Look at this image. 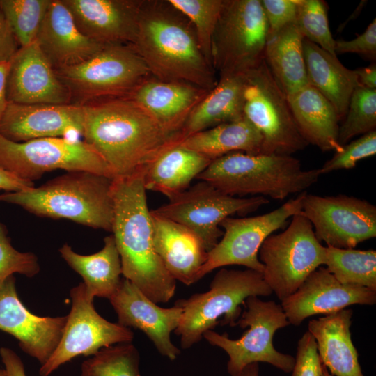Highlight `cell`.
I'll use <instances>...</instances> for the list:
<instances>
[{
  "label": "cell",
  "mask_w": 376,
  "mask_h": 376,
  "mask_svg": "<svg viewBox=\"0 0 376 376\" xmlns=\"http://www.w3.org/2000/svg\"><path fill=\"white\" fill-rule=\"evenodd\" d=\"M83 141L106 162L116 177L146 172L164 150L180 142L129 97L97 100L83 105Z\"/></svg>",
  "instance_id": "6da1fadb"
},
{
  "label": "cell",
  "mask_w": 376,
  "mask_h": 376,
  "mask_svg": "<svg viewBox=\"0 0 376 376\" xmlns=\"http://www.w3.org/2000/svg\"><path fill=\"white\" fill-rule=\"evenodd\" d=\"M144 173L113 178L111 232L124 278L155 303H166L174 296L176 281L155 249Z\"/></svg>",
  "instance_id": "7a4b0ae2"
},
{
  "label": "cell",
  "mask_w": 376,
  "mask_h": 376,
  "mask_svg": "<svg viewBox=\"0 0 376 376\" xmlns=\"http://www.w3.org/2000/svg\"><path fill=\"white\" fill-rule=\"evenodd\" d=\"M132 46L159 80L184 81L207 91L217 85L193 25L168 1H142Z\"/></svg>",
  "instance_id": "3957f363"
},
{
  "label": "cell",
  "mask_w": 376,
  "mask_h": 376,
  "mask_svg": "<svg viewBox=\"0 0 376 376\" xmlns=\"http://www.w3.org/2000/svg\"><path fill=\"white\" fill-rule=\"evenodd\" d=\"M112 180L90 171H70L38 187L1 194L0 202L38 217L67 219L111 232Z\"/></svg>",
  "instance_id": "277c9868"
},
{
  "label": "cell",
  "mask_w": 376,
  "mask_h": 376,
  "mask_svg": "<svg viewBox=\"0 0 376 376\" xmlns=\"http://www.w3.org/2000/svg\"><path fill=\"white\" fill-rule=\"evenodd\" d=\"M321 175L320 168L303 169L292 155L233 152L212 160L196 179L232 196L256 195L281 201L306 191Z\"/></svg>",
  "instance_id": "5b68a950"
},
{
  "label": "cell",
  "mask_w": 376,
  "mask_h": 376,
  "mask_svg": "<svg viewBox=\"0 0 376 376\" xmlns=\"http://www.w3.org/2000/svg\"><path fill=\"white\" fill-rule=\"evenodd\" d=\"M272 294L262 273L247 269L221 268L214 276L210 290L187 299L177 300L174 305L182 309L180 322L174 331L180 337L182 349L198 343L203 334L221 324L237 325L246 298L267 297Z\"/></svg>",
  "instance_id": "8992f818"
},
{
  "label": "cell",
  "mask_w": 376,
  "mask_h": 376,
  "mask_svg": "<svg viewBox=\"0 0 376 376\" xmlns=\"http://www.w3.org/2000/svg\"><path fill=\"white\" fill-rule=\"evenodd\" d=\"M69 91L71 103L84 105L109 97H127L150 77L131 45H107L87 61L54 70Z\"/></svg>",
  "instance_id": "52a82bcc"
},
{
  "label": "cell",
  "mask_w": 376,
  "mask_h": 376,
  "mask_svg": "<svg viewBox=\"0 0 376 376\" xmlns=\"http://www.w3.org/2000/svg\"><path fill=\"white\" fill-rule=\"evenodd\" d=\"M244 306L245 310L237 325L249 329L240 338L231 339L226 334H219L212 330L205 331L203 338L227 353V370L230 376L238 375L251 363L259 362L269 363L290 373L295 357L279 352L273 344L276 331L290 324L281 305L252 296L246 299Z\"/></svg>",
  "instance_id": "ba28073f"
},
{
  "label": "cell",
  "mask_w": 376,
  "mask_h": 376,
  "mask_svg": "<svg viewBox=\"0 0 376 376\" xmlns=\"http://www.w3.org/2000/svg\"><path fill=\"white\" fill-rule=\"evenodd\" d=\"M324 248L301 212L292 217L283 231L265 239L258 251L264 265L263 276L280 301L295 292L313 272L324 264Z\"/></svg>",
  "instance_id": "9c48e42d"
},
{
  "label": "cell",
  "mask_w": 376,
  "mask_h": 376,
  "mask_svg": "<svg viewBox=\"0 0 376 376\" xmlns=\"http://www.w3.org/2000/svg\"><path fill=\"white\" fill-rule=\"evenodd\" d=\"M267 24L260 0H224L212 42L219 77L245 75L264 59Z\"/></svg>",
  "instance_id": "30bf717a"
},
{
  "label": "cell",
  "mask_w": 376,
  "mask_h": 376,
  "mask_svg": "<svg viewBox=\"0 0 376 376\" xmlns=\"http://www.w3.org/2000/svg\"><path fill=\"white\" fill-rule=\"evenodd\" d=\"M244 117L263 138L260 154L291 155L308 146L295 124L286 95L264 59L245 74Z\"/></svg>",
  "instance_id": "8fae6325"
},
{
  "label": "cell",
  "mask_w": 376,
  "mask_h": 376,
  "mask_svg": "<svg viewBox=\"0 0 376 376\" xmlns=\"http://www.w3.org/2000/svg\"><path fill=\"white\" fill-rule=\"evenodd\" d=\"M0 167L33 182L56 169L86 171L114 178L103 158L80 139L41 138L15 142L0 134Z\"/></svg>",
  "instance_id": "7c38bea8"
},
{
  "label": "cell",
  "mask_w": 376,
  "mask_h": 376,
  "mask_svg": "<svg viewBox=\"0 0 376 376\" xmlns=\"http://www.w3.org/2000/svg\"><path fill=\"white\" fill-rule=\"evenodd\" d=\"M264 196L248 198L228 195L201 180L151 212L192 230L209 252L223 235L221 222L233 214H246L269 203Z\"/></svg>",
  "instance_id": "4fadbf2b"
},
{
  "label": "cell",
  "mask_w": 376,
  "mask_h": 376,
  "mask_svg": "<svg viewBox=\"0 0 376 376\" xmlns=\"http://www.w3.org/2000/svg\"><path fill=\"white\" fill-rule=\"evenodd\" d=\"M305 194H299L264 214L225 218L220 224L224 229L221 239L207 252V260L198 274L199 280L214 269L233 265L263 274L264 265L258 257L262 244L273 232L285 227L290 217L301 212Z\"/></svg>",
  "instance_id": "5bb4252c"
},
{
  "label": "cell",
  "mask_w": 376,
  "mask_h": 376,
  "mask_svg": "<svg viewBox=\"0 0 376 376\" xmlns=\"http://www.w3.org/2000/svg\"><path fill=\"white\" fill-rule=\"evenodd\" d=\"M71 309L61 338L49 359L41 366L40 376H49L61 365L80 355L92 356L112 345L132 343L133 331L119 323L111 322L95 309L84 283L70 291Z\"/></svg>",
  "instance_id": "9a60e30c"
},
{
  "label": "cell",
  "mask_w": 376,
  "mask_h": 376,
  "mask_svg": "<svg viewBox=\"0 0 376 376\" xmlns=\"http://www.w3.org/2000/svg\"><path fill=\"white\" fill-rule=\"evenodd\" d=\"M301 214L312 224L318 240L327 246L354 249L376 237V207L363 199L306 192Z\"/></svg>",
  "instance_id": "2e32d148"
},
{
  "label": "cell",
  "mask_w": 376,
  "mask_h": 376,
  "mask_svg": "<svg viewBox=\"0 0 376 376\" xmlns=\"http://www.w3.org/2000/svg\"><path fill=\"white\" fill-rule=\"evenodd\" d=\"M84 125L83 105L8 102L0 134L15 142L54 137L79 139Z\"/></svg>",
  "instance_id": "e0dca14e"
},
{
  "label": "cell",
  "mask_w": 376,
  "mask_h": 376,
  "mask_svg": "<svg viewBox=\"0 0 376 376\" xmlns=\"http://www.w3.org/2000/svg\"><path fill=\"white\" fill-rule=\"evenodd\" d=\"M67 318L41 317L32 313L18 297L14 276L0 287V330L17 340L22 350L41 366L56 348Z\"/></svg>",
  "instance_id": "ac0fdd59"
},
{
  "label": "cell",
  "mask_w": 376,
  "mask_h": 376,
  "mask_svg": "<svg viewBox=\"0 0 376 376\" xmlns=\"http://www.w3.org/2000/svg\"><path fill=\"white\" fill-rule=\"evenodd\" d=\"M375 303L376 291L343 284L326 267H320L281 305L290 324L298 326L313 315L335 313L354 304Z\"/></svg>",
  "instance_id": "d6986e66"
},
{
  "label": "cell",
  "mask_w": 376,
  "mask_h": 376,
  "mask_svg": "<svg viewBox=\"0 0 376 376\" xmlns=\"http://www.w3.org/2000/svg\"><path fill=\"white\" fill-rule=\"evenodd\" d=\"M109 301L118 315V323L143 331L157 351L169 360L173 361L180 355V350L171 342V334L180 322V307L157 306L125 278Z\"/></svg>",
  "instance_id": "ffe728a7"
},
{
  "label": "cell",
  "mask_w": 376,
  "mask_h": 376,
  "mask_svg": "<svg viewBox=\"0 0 376 376\" xmlns=\"http://www.w3.org/2000/svg\"><path fill=\"white\" fill-rule=\"evenodd\" d=\"M8 102L71 104V95L35 41L18 49L9 61L6 79Z\"/></svg>",
  "instance_id": "44dd1931"
},
{
  "label": "cell",
  "mask_w": 376,
  "mask_h": 376,
  "mask_svg": "<svg viewBox=\"0 0 376 376\" xmlns=\"http://www.w3.org/2000/svg\"><path fill=\"white\" fill-rule=\"evenodd\" d=\"M80 32L104 45H132L142 1L61 0Z\"/></svg>",
  "instance_id": "7402d4cb"
},
{
  "label": "cell",
  "mask_w": 376,
  "mask_h": 376,
  "mask_svg": "<svg viewBox=\"0 0 376 376\" xmlns=\"http://www.w3.org/2000/svg\"><path fill=\"white\" fill-rule=\"evenodd\" d=\"M36 42L54 70L81 63L105 46L80 32L61 0H51Z\"/></svg>",
  "instance_id": "603a6c76"
},
{
  "label": "cell",
  "mask_w": 376,
  "mask_h": 376,
  "mask_svg": "<svg viewBox=\"0 0 376 376\" xmlns=\"http://www.w3.org/2000/svg\"><path fill=\"white\" fill-rule=\"evenodd\" d=\"M184 81L149 77L130 95L170 134H178L192 110L209 93Z\"/></svg>",
  "instance_id": "cb8c5ba5"
},
{
  "label": "cell",
  "mask_w": 376,
  "mask_h": 376,
  "mask_svg": "<svg viewBox=\"0 0 376 376\" xmlns=\"http://www.w3.org/2000/svg\"><path fill=\"white\" fill-rule=\"evenodd\" d=\"M150 213L155 249L164 267L175 281L195 283L207 258L201 240L183 225Z\"/></svg>",
  "instance_id": "d4e9b609"
},
{
  "label": "cell",
  "mask_w": 376,
  "mask_h": 376,
  "mask_svg": "<svg viewBox=\"0 0 376 376\" xmlns=\"http://www.w3.org/2000/svg\"><path fill=\"white\" fill-rule=\"evenodd\" d=\"M352 315V310L343 309L308 324L320 361L333 376H364L351 337Z\"/></svg>",
  "instance_id": "484cf974"
},
{
  "label": "cell",
  "mask_w": 376,
  "mask_h": 376,
  "mask_svg": "<svg viewBox=\"0 0 376 376\" xmlns=\"http://www.w3.org/2000/svg\"><path fill=\"white\" fill-rule=\"evenodd\" d=\"M286 96L298 130L308 145L324 152L343 150L338 141L337 113L320 92L308 84Z\"/></svg>",
  "instance_id": "4316f807"
},
{
  "label": "cell",
  "mask_w": 376,
  "mask_h": 376,
  "mask_svg": "<svg viewBox=\"0 0 376 376\" xmlns=\"http://www.w3.org/2000/svg\"><path fill=\"white\" fill-rule=\"evenodd\" d=\"M303 51L308 84L320 92L334 107L340 122L344 119L351 95L359 86L354 70L312 42L304 39Z\"/></svg>",
  "instance_id": "83f0119b"
},
{
  "label": "cell",
  "mask_w": 376,
  "mask_h": 376,
  "mask_svg": "<svg viewBox=\"0 0 376 376\" xmlns=\"http://www.w3.org/2000/svg\"><path fill=\"white\" fill-rule=\"evenodd\" d=\"M245 84V75L220 76L215 87L189 115L179 132L180 141L194 133L242 118Z\"/></svg>",
  "instance_id": "f1b7e54d"
},
{
  "label": "cell",
  "mask_w": 376,
  "mask_h": 376,
  "mask_svg": "<svg viewBox=\"0 0 376 376\" xmlns=\"http://www.w3.org/2000/svg\"><path fill=\"white\" fill-rule=\"evenodd\" d=\"M58 251L67 264L82 277L89 297L109 299L116 293L123 274L113 235L104 237L102 249L91 255L77 253L68 244H64Z\"/></svg>",
  "instance_id": "f546056e"
},
{
  "label": "cell",
  "mask_w": 376,
  "mask_h": 376,
  "mask_svg": "<svg viewBox=\"0 0 376 376\" xmlns=\"http://www.w3.org/2000/svg\"><path fill=\"white\" fill-rule=\"evenodd\" d=\"M212 161L179 145L170 147L148 166L143 175L144 187L171 199L187 189Z\"/></svg>",
  "instance_id": "4dcf8cb0"
},
{
  "label": "cell",
  "mask_w": 376,
  "mask_h": 376,
  "mask_svg": "<svg viewBox=\"0 0 376 376\" xmlns=\"http://www.w3.org/2000/svg\"><path fill=\"white\" fill-rule=\"evenodd\" d=\"M263 138L244 116L191 134L178 144L211 160L233 152L260 154Z\"/></svg>",
  "instance_id": "1f68e13d"
},
{
  "label": "cell",
  "mask_w": 376,
  "mask_h": 376,
  "mask_svg": "<svg viewBox=\"0 0 376 376\" xmlns=\"http://www.w3.org/2000/svg\"><path fill=\"white\" fill-rule=\"evenodd\" d=\"M304 39L293 23L268 38L265 45L264 61L286 95L308 85Z\"/></svg>",
  "instance_id": "d6a6232c"
},
{
  "label": "cell",
  "mask_w": 376,
  "mask_h": 376,
  "mask_svg": "<svg viewBox=\"0 0 376 376\" xmlns=\"http://www.w3.org/2000/svg\"><path fill=\"white\" fill-rule=\"evenodd\" d=\"M324 265L341 283L376 291V251L324 248Z\"/></svg>",
  "instance_id": "836d02e7"
},
{
  "label": "cell",
  "mask_w": 376,
  "mask_h": 376,
  "mask_svg": "<svg viewBox=\"0 0 376 376\" xmlns=\"http://www.w3.org/2000/svg\"><path fill=\"white\" fill-rule=\"evenodd\" d=\"M139 363V352L132 343H118L84 361L79 376H141Z\"/></svg>",
  "instance_id": "e575fe53"
},
{
  "label": "cell",
  "mask_w": 376,
  "mask_h": 376,
  "mask_svg": "<svg viewBox=\"0 0 376 376\" xmlns=\"http://www.w3.org/2000/svg\"><path fill=\"white\" fill-rule=\"evenodd\" d=\"M51 0H0V8L19 47L36 41Z\"/></svg>",
  "instance_id": "d590c367"
},
{
  "label": "cell",
  "mask_w": 376,
  "mask_h": 376,
  "mask_svg": "<svg viewBox=\"0 0 376 376\" xmlns=\"http://www.w3.org/2000/svg\"><path fill=\"white\" fill-rule=\"evenodd\" d=\"M168 1L190 21L194 26L201 51L207 62L213 68V36L224 0H168Z\"/></svg>",
  "instance_id": "8d00e7d4"
},
{
  "label": "cell",
  "mask_w": 376,
  "mask_h": 376,
  "mask_svg": "<svg viewBox=\"0 0 376 376\" xmlns=\"http://www.w3.org/2000/svg\"><path fill=\"white\" fill-rule=\"evenodd\" d=\"M376 128V89L357 86L354 90L344 119L338 129V141L347 144L353 137Z\"/></svg>",
  "instance_id": "74e56055"
},
{
  "label": "cell",
  "mask_w": 376,
  "mask_h": 376,
  "mask_svg": "<svg viewBox=\"0 0 376 376\" xmlns=\"http://www.w3.org/2000/svg\"><path fill=\"white\" fill-rule=\"evenodd\" d=\"M295 24L304 38L336 55L335 40L329 24L328 5L324 1L298 0Z\"/></svg>",
  "instance_id": "f35d334b"
},
{
  "label": "cell",
  "mask_w": 376,
  "mask_h": 376,
  "mask_svg": "<svg viewBox=\"0 0 376 376\" xmlns=\"http://www.w3.org/2000/svg\"><path fill=\"white\" fill-rule=\"evenodd\" d=\"M39 271L37 256L31 252H20L15 249L5 227L0 223V287L14 274L31 278Z\"/></svg>",
  "instance_id": "ab89813d"
},
{
  "label": "cell",
  "mask_w": 376,
  "mask_h": 376,
  "mask_svg": "<svg viewBox=\"0 0 376 376\" xmlns=\"http://www.w3.org/2000/svg\"><path fill=\"white\" fill-rule=\"evenodd\" d=\"M376 153V131L362 135L343 146V150L327 160L321 168V174L354 168L357 163Z\"/></svg>",
  "instance_id": "60d3db41"
},
{
  "label": "cell",
  "mask_w": 376,
  "mask_h": 376,
  "mask_svg": "<svg viewBox=\"0 0 376 376\" xmlns=\"http://www.w3.org/2000/svg\"><path fill=\"white\" fill-rule=\"evenodd\" d=\"M267 24V38L295 23L298 0H260Z\"/></svg>",
  "instance_id": "b9f144b4"
},
{
  "label": "cell",
  "mask_w": 376,
  "mask_h": 376,
  "mask_svg": "<svg viewBox=\"0 0 376 376\" xmlns=\"http://www.w3.org/2000/svg\"><path fill=\"white\" fill-rule=\"evenodd\" d=\"M295 361L291 376H320L322 364L313 336L305 332L297 343Z\"/></svg>",
  "instance_id": "7bdbcfd3"
},
{
  "label": "cell",
  "mask_w": 376,
  "mask_h": 376,
  "mask_svg": "<svg viewBox=\"0 0 376 376\" xmlns=\"http://www.w3.org/2000/svg\"><path fill=\"white\" fill-rule=\"evenodd\" d=\"M336 55L354 53L372 62L376 59V19L368 24L366 30L351 40H335Z\"/></svg>",
  "instance_id": "ee69618b"
},
{
  "label": "cell",
  "mask_w": 376,
  "mask_h": 376,
  "mask_svg": "<svg viewBox=\"0 0 376 376\" xmlns=\"http://www.w3.org/2000/svg\"><path fill=\"white\" fill-rule=\"evenodd\" d=\"M19 48L0 8V65L9 62Z\"/></svg>",
  "instance_id": "f6af8a7d"
},
{
  "label": "cell",
  "mask_w": 376,
  "mask_h": 376,
  "mask_svg": "<svg viewBox=\"0 0 376 376\" xmlns=\"http://www.w3.org/2000/svg\"><path fill=\"white\" fill-rule=\"evenodd\" d=\"M0 357L8 376H26L21 358L12 349L1 347Z\"/></svg>",
  "instance_id": "bcb514c9"
},
{
  "label": "cell",
  "mask_w": 376,
  "mask_h": 376,
  "mask_svg": "<svg viewBox=\"0 0 376 376\" xmlns=\"http://www.w3.org/2000/svg\"><path fill=\"white\" fill-rule=\"evenodd\" d=\"M33 187V182L19 178L0 167V191H18Z\"/></svg>",
  "instance_id": "7dc6e473"
},
{
  "label": "cell",
  "mask_w": 376,
  "mask_h": 376,
  "mask_svg": "<svg viewBox=\"0 0 376 376\" xmlns=\"http://www.w3.org/2000/svg\"><path fill=\"white\" fill-rule=\"evenodd\" d=\"M359 86L369 88L376 89V64L372 63L367 67L359 68L354 70Z\"/></svg>",
  "instance_id": "c3c4849f"
},
{
  "label": "cell",
  "mask_w": 376,
  "mask_h": 376,
  "mask_svg": "<svg viewBox=\"0 0 376 376\" xmlns=\"http://www.w3.org/2000/svg\"><path fill=\"white\" fill-rule=\"evenodd\" d=\"M9 62L0 65V123L8 105L6 94V79Z\"/></svg>",
  "instance_id": "681fc988"
},
{
  "label": "cell",
  "mask_w": 376,
  "mask_h": 376,
  "mask_svg": "<svg viewBox=\"0 0 376 376\" xmlns=\"http://www.w3.org/2000/svg\"><path fill=\"white\" fill-rule=\"evenodd\" d=\"M235 376H259V363H253L246 366Z\"/></svg>",
  "instance_id": "f907efd6"
},
{
  "label": "cell",
  "mask_w": 376,
  "mask_h": 376,
  "mask_svg": "<svg viewBox=\"0 0 376 376\" xmlns=\"http://www.w3.org/2000/svg\"><path fill=\"white\" fill-rule=\"evenodd\" d=\"M320 376H333L330 374L329 370L327 369V368L322 365V373Z\"/></svg>",
  "instance_id": "816d5d0a"
},
{
  "label": "cell",
  "mask_w": 376,
  "mask_h": 376,
  "mask_svg": "<svg viewBox=\"0 0 376 376\" xmlns=\"http://www.w3.org/2000/svg\"><path fill=\"white\" fill-rule=\"evenodd\" d=\"M0 376H8L4 369H0Z\"/></svg>",
  "instance_id": "f5cc1de1"
}]
</instances>
